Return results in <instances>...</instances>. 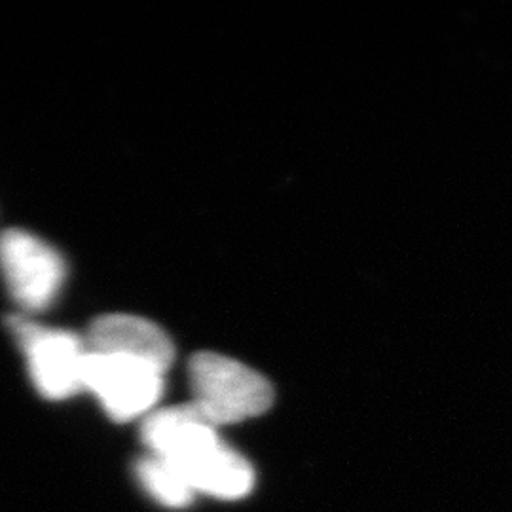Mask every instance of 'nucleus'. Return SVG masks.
I'll use <instances>...</instances> for the list:
<instances>
[{
	"label": "nucleus",
	"instance_id": "5",
	"mask_svg": "<svg viewBox=\"0 0 512 512\" xmlns=\"http://www.w3.org/2000/svg\"><path fill=\"white\" fill-rule=\"evenodd\" d=\"M84 342L92 353L137 359L162 372H167L175 361V346L169 334L139 315H101L84 334Z\"/></svg>",
	"mask_w": 512,
	"mask_h": 512
},
{
	"label": "nucleus",
	"instance_id": "7",
	"mask_svg": "<svg viewBox=\"0 0 512 512\" xmlns=\"http://www.w3.org/2000/svg\"><path fill=\"white\" fill-rule=\"evenodd\" d=\"M173 465L183 473L194 494L228 501L249 495L255 486V471L251 463L222 440Z\"/></svg>",
	"mask_w": 512,
	"mask_h": 512
},
{
	"label": "nucleus",
	"instance_id": "2",
	"mask_svg": "<svg viewBox=\"0 0 512 512\" xmlns=\"http://www.w3.org/2000/svg\"><path fill=\"white\" fill-rule=\"evenodd\" d=\"M6 325L25 357L31 382L44 399L65 401L84 391L88 355L84 336L42 325L31 315H10Z\"/></svg>",
	"mask_w": 512,
	"mask_h": 512
},
{
	"label": "nucleus",
	"instance_id": "3",
	"mask_svg": "<svg viewBox=\"0 0 512 512\" xmlns=\"http://www.w3.org/2000/svg\"><path fill=\"white\" fill-rule=\"evenodd\" d=\"M0 275L23 315H31L48 310L57 300L67 264L48 241L21 228H8L0 234Z\"/></svg>",
	"mask_w": 512,
	"mask_h": 512
},
{
	"label": "nucleus",
	"instance_id": "6",
	"mask_svg": "<svg viewBox=\"0 0 512 512\" xmlns=\"http://www.w3.org/2000/svg\"><path fill=\"white\" fill-rule=\"evenodd\" d=\"M141 437L152 456L181 463L219 442L217 427L192 403L152 410L143 420Z\"/></svg>",
	"mask_w": 512,
	"mask_h": 512
},
{
	"label": "nucleus",
	"instance_id": "8",
	"mask_svg": "<svg viewBox=\"0 0 512 512\" xmlns=\"http://www.w3.org/2000/svg\"><path fill=\"white\" fill-rule=\"evenodd\" d=\"M137 478L150 497L169 509H183L192 503L194 490L186 482L183 473L167 459L148 454L135 467Z\"/></svg>",
	"mask_w": 512,
	"mask_h": 512
},
{
	"label": "nucleus",
	"instance_id": "1",
	"mask_svg": "<svg viewBox=\"0 0 512 512\" xmlns=\"http://www.w3.org/2000/svg\"><path fill=\"white\" fill-rule=\"evenodd\" d=\"M192 401L211 425H230L262 416L274 403V389L256 370L232 357L203 351L190 359Z\"/></svg>",
	"mask_w": 512,
	"mask_h": 512
},
{
	"label": "nucleus",
	"instance_id": "4",
	"mask_svg": "<svg viewBox=\"0 0 512 512\" xmlns=\"http://www.w3.org/2000/svg\"><path fill=\"white\" fill-rule=\"evenodd\" d=\"M82 385L112 420L126 423L154 410L164 395L165 372L137 359L88 351Z\"/></svg>",
	"mask_w": 512,
	"mask_h": 512
}]
</instances>
